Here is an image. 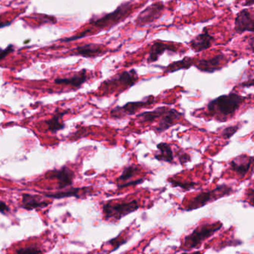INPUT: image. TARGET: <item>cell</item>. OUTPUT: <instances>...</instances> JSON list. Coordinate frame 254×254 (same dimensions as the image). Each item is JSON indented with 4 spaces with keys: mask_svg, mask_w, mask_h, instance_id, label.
Segmentation results:
<instances>
[{
    "mask_svg": "<svg viewBox=\"0 0 254 254\" xmlns=\"http://www.w3.org/2000/svg\"><path fill=\"white\" fill-rule=\"evenodd\" d=\"M127 242H128V240H124V239H121L120 237H116V238L110 240V241L107 243V244H110L113 246V252H114V251L118 250V249H119L121 246L125 244Z\"/></svg>",
    "mask_w": 254,
    "mask_h": 254,
    "instance_id": "29",
    "label": "cell"
},
{
    "mask_svg": "<svg viewBox=\"0 0 254 254\" xmlns=\"http://www.w3.org/2000/svg\"><path fill=\"white\" fill-rule=\"evenodd\" d=\"M246 99L247 97L241 96L236 92L222 95L209 102L207 112L219 122H225L235 115Z\"/></svg>",
    "mask_w": 254,
    "mask_h": 254,
    "instance_id": "1",
    "label": "cell"
},
{
    "mask_svg": "<svg viewBox=\"0 0 254 254\" xmlns=\"http://www.w3.org/2000/svg\"><path fill=\"white\" fill-rule=\"evenodd\" d=\"M12 21H9V22H4L0 19V28H4V27L8 26L11 24Z\"/></svg>",
    "mask_w": 254,
    "mask_h": 254,
    "instance_id": "35",
    "label": "cell"
},
{
    "mask_svg": "<svg viewBox=\"0 0 254 254\" xmlns=\"http://www.w3.org/2000/svg\"><path fill=\"white\" fill-rule=\"evenodd\" d=\"M239 128H240V127L238 126L228 127H227V128H224V130L222 132V137H223L224 138L226 139V140L231 138V137H232L233 136L237 133Z\"/></svg>",
    "mask_w": 254,
    "mask_h": 254,
    "instance_id": "28",
    "label": "cell"
},
{
    "mask_svg": "<svg viewBox=\"0 0 254 254\" xmlns=\"http://www.w3.org/2000/svg\"><path fill=\"white\" fill-rule=\"evenodd\" d=\"M50 203L43 201L38 195L24 193L22 195L21 207L26 210H33L36 209L44 208Z\"/></svg>",
    "mask_w": 254,
    "mask_h": 254,
    "instance_id": "19",
    "label": "cell"
},
{
    "mask_svg": "<svg viewBox=\"0 0 254 254\" xmlns=\"http://www.w3.org/2000/svg\"><path fill=\"white\" fill-rule=\"evenodd\" d=\"M14 254H43V252L37 247L30 246V247L23 248V249H18Z\"/></svg>",
    "mask_w": 254,
    "mask_h": 254,
    "instance_id": "27",
    "label": "cell"
},
{
    "mask_svg": "<svg viewBox=\"0 0 254 254\" xmlns=\"http://www.w3.org/2000/svg\"><path fill=\"white\" fill-rule=\"evenodd\" d=\"M89 192H90V189L89 188H71L66 190L58 191L52 193H44L43 195L46 198H53V199H61V198H70V197L79 198H81L82 194L88 193Z\"/></svg>",
    "mask_w": 254,
    "mask_h": 254,
    "instance_id": "18",
    "label": "cell"
},
{
    "mask_svg": "<svg viewBox=\"0 0 254 254\" xmlns=\"http://www.w3.org/2000/svg\"><path fill=\"white\" fill-rule=\"evenodd\" d=\"M214 40V37L210 34L208 28H204L201 34L191 40L189 46L194 52L198 53L210 49Z\"/></svg>",
    "mask_w": 254,
    "mask_h": 254,
    "instance_id": "13",
    "label": "cell"
},
{
    "mask_svg": "<svg viewBox=\"0 0 254 254\" xmlns=\"http://www.w3.org/2000/svg\"><path fill=\"white\" fill-rule=\"evenodd\" d=\"M45 177L48 179H55L58 182V189L63 190L68 187L72 186L75 173L71 169L67 166H64L61 169H54L49 170L45 175Z\"/></svg>",
    "mask_w": 254,
    "mask_h": 254,
    "instance_id": "9",
    "label": "cell"
},
{
    "mask_svg": "<svg viewBox=\"0 0 254 254\" xmlns=\"http://www.w3.org/2000/svg\"><path fill=\"white\" fill-rule=\"evenodd\" d=\"M183 116V114L174 109H168L167 112L161 117L158 126L154 128V130L158 134H161L164 131L172 127L173 125L178 123V121Z\"/></svg>",
    "mask_w": 254,
    "mask_h": 254,
    "instance_id": "12",
    "label": "cell"
},
{
    "mask_svg": "<svg viewBox=\"0 0 254 254\" xmlns=\"http://www.w3.org/2000/svg\"><path fill=\"white\" fill-rule=\"evenodd\" d=\"M165 5L162 1H157L143 10L136 19V25L143 27L152 23L161 17L164 13Z\"/></svg>",
    "mask_w": 254,
    "mask_h": 254,
    "instance_id": "8",
    "label": "cell"
},
{
    "mask_svg": "<svg viewBox=\"0 0 254 254\" xmlns=\"http://www.w3.org/2000/svg\"><path fill=\"white\" fill-rule=\"evenodd\" d=\"M13 51H14V47H13V45H9L4 49H0V61L4 59L7 55H10Z\"/></svg>",
    "mask_w": 254,
    "mask_h": 254,
    "instance_id": "31",
    "label": "cell"
},
{
    "mask_svg": "<svg viewBox=\"0 0 254 254\" xmlns=\"http://www.w3.org/2000/svg\"><path fill=\"white\" fill-rule=\"evenodd\" d=\"M67 113H68L67 111H61V110L59 111L57 110L53 117L45 122V123L47 125L48 130L51 132L56 133L59 130L64 128L65 125L63 123L62 119Z\"/></svg>",
    "mask_w": 254,
    "mask_h": 254,
    "instance_id": "22",
    "label": "cell"
},
{
    "mask_svg": "<svg viewBox=\"0 0 254 254\" xmlns=\"http://www.w3.org/2000/svg\"><path fill=\"white\" fill-rule=\"evenodd\" d=\"M104 53L102 46L95 43H88L78 46L73 50V55L82 56L85 58H95Z\"/></svg>",
    "mask_w": 254,
    "mask_h": 254,
    "instance_id": "16",
    "label": "cell"
},
{
    "mask_svg": "<svg viewBox=\"0 0 254 254\" xmlns=\"http://www.w3.org/2000/svg\"><path fill=\"white\" fill-rule=\"evenodd\" d=\"M222 226L223 225L221 222H215L212 224H204L197 227L191 234L184 237L180 249H183L182 250L190 251L198 248L201 246L203 242L220 231Z\"/></svg>",
    "mask_w": 254,
    "mask_h": 254,
    "instance_id": "2",
    "label": "cell"
},
{
    "mask_svg": "<svg viewBox=\"0 0 254 254\" xmlns=\"http://www.w3.org/2000/svg\"><path fill=\"white\" fill-rule=\"evenodd\" d=\"M133 4L129 1L121 4L114 11L100 18H92L89 24L98 30L110 28L125 20L132 13Z\"/></svg>",
    "mask_w": 254,
    "mask_h": 254,
    "instance_id": "3",
    "label": "cell"
},
{
    "mask_svg": "<svg viewBox=\"0 0 254 254\" xmlns=\"http://www.w3.org/2000/svg\"><path fill=\"white\" fill-rule=\"evenodd\" d=\"M140 169L136 165L128 166L124 169L122 174L116 179V182H127L130 179L138 174L140 173Z\"/></svg>",
    "mask_w": 254,
    "mask_h": 254,
    "instance_id": "24",
    "label": "cell"
},
{
    "mask_svg": "<svg viewBox=\"0 0 254 254\" xmlns=\"http://www.w3.org/2000/svg\"><path fill=\"white\" fill-rule=\"evenodd\" d=\"M138 79L137 71L135 69H131L130 71H123L120 74H116L113 78L109 79L103 84L107 89H116V88L119 89V88L124 87V89H126L134 86Z\"/></svg>",
    "mask_w": 254,
    "mask_h": 254,
    "instance_id": "7",
    "label": "cell"
},
{
    "mask_svg": "<svg viewBox=\"0 0 254 254\" xmlns=\"http://www.w3.org/2000/svg\"><path fill=\"white\" fill-rule=\"evenodd\" d=\"M254 164V157L248 155H240L234 158L231 164V169L237 175L245 177L252 169Z\"/></svg>",
    "mask_w": 254,
    "mask_h": 254,
    "instance_id": "14",
    "label": "cell"
},
{
    "mask_svg": "<svg viewBox=\"0 0 254 254\" xmlns=\"http://www.w3.org/2000/svg\"><path fill=\"white\" fill-rule=\"evenodd\" d=\"M254 86V80L251 79V80H248V81L245 82V83H242L241 86L243 87H252Z\"/></svg>",
    "mask_w": 254,
    "mask_h": 254,
    "instance_id": "34",
    "label": "cell"
},
{
    "mask_svg": "<svg viewBox=\"0 0 254 254\" xmlns=\"http://www.w3.org/2000/svg\"><path fill=\"white\" fill-rule=\"evenodd\" d=\"M181 254H203V253H201V252H199V251H198V252H193V253H186V252H183V253H182Z\"/></svg>",
    "mask_w": 254,
    "mask_h": 254,
    "instance_id": "37",
    "label": "cell"
},
{
    "mask_svg": "<svg viewBox=\"0 0 254 254\" xmlns=\"http://www.w3.org/2000/svg\"><path fill=\"white\" fill-rule=\"evenodd\" d=\"M233 192H234V190H233L232 187L226 185H219L214 190L201 192V193L197 195L195 198H193V199L189 201L184 210L185 211H192V210L201 208L211 201H216L219 198L231 195Z\"/></svg>",
    "mask_w": 254,
    "mask_h": 254,
    "instance_id": "5",
    "label": "cell"
},
{
    "mask_svg": "<svg viewBox=\"0 0 254 254\" xmlns=\"http://www.w3.org/2000/svg\"><path fill=\"white\" fill-rule=\"evenodd\" d=\"M90 34L91 29L88 28V29L84 30L82 32L79 33V34H76V35L73 36V37L61 39V40H60V42H61V43H69V42L75 41V40L84 38V37H86V36H88Z\"/></svg>",
    "mask_w": 254,
    "mask_h": 254,
    "instance_id": "26",
    "label": "cell"
},
{
    "mask_svg": "<svg viewBox=\"0 0 254 254\" xmlns=\"http://www.w3.org/2000/svg\"><path fill=\"white\" fill-rule=\"evenodd\" d=\"M170 183L172 185V186L174 188H180L183 190H189L193 189V188H195V185H196V183L195 182H178V181L171 180L169 181Z\"/></svg>",
    "mask_w": 254,
    "mask_h": 254,
    "instance_id": "25",
    "label": "cell"
},
{
    "mask_svg": "<svg viewBox=\"0 0 254 254\" xmlns=\"http://www.w3.org/2000/svg\"><path fill=\"white\" fill-rule=\"evenodd\" d=\"M157 147L159 152L155 154V159L158 160L159 161H165L169 164L174 162V153H173L170 144L165 143V142H162V143H158L157 145Z\"/></svg>",
    "mask_w": 254,
    "mask_h": 254,
    "instance_id": "20",
    "label": "cell"
},
{
    "mask_svg": "<svg viewBox=\"0 0 254 254\" xmlns=\"http://www.w3.org/2000/svg\"><path fill=\"white\" fill-rule=\"evenodd\" d=\"M144 182V179H137V180L130 181V182H125L124 184L118 185V189H123V188H128V187L135 186V185H140Z\"/></svg>",
    "mask_w": 254,
    "mask_h": 254,
    "instance_id": "30",
    "label": "cell"
},
{
    "mask_svg": "<svg viewBox=\"0 0 254 254\" xmlns=\"http://www.w3.org/2000/svg\"><path fill=\"white\" fill-rule=\"evenodd\" d=\"M177 49L173 45L167 44L162 41H155L151 46L149 57L147 58L148 64L156 62L160 57L166 52H177Z\"/></svg>",
    "mask_w": 254,
    "mask_h": 254,
    "instance_id": "15",
    "label": "cell"
},
{
    "mask_svg": "<svg viewBox=\"0 0 254 254\" xmlns=\"http://www.w3.org/2000/svg\"><path fill=\"white\" fill-rule=\"evenodd\" d=\"M234 31L237 34H243V33L246 32V31L254 32V15L250 10H248V9H244V10H240L237 13L235 19Z\"/></svg>",
    "mask_w": 254,
    "mask_h": 254,
    "instance_id": "10",
    "label": "cell"
},
{
    "mask_svg": "<svg viewBox=\"0 0 254 254\" xmlns=\"http://www.w3.org/2000/svg\"><path fill=\"white\" fill-rule=\"evenodd\" d=\"M87 74L86 69H82L79 72L70 77H58L55 79V83L57 85H67L75 88H79L87 81Z\"/></svg>",
    "mask_w": 254,
    "mask_h": 254,
    "instance_id": "17",
    "label": "cell"
},
{
    "mask_svg": "<svg viewBox=\"0 0 254 254\" xmlns=\"http://www.w3.org/2000/svg\"><path fill=\"white\" fill-rule=\"evenodd\" d=\"M254 4V0H246L245 1V6H252Z\"/></svg>",
    "mask_w": 254,
    "mask_h": 254,
    "instance_id": "36",
    "label": "cell"
},
{
    "mask_svg": "<svg viewBox=\"0 0 254 254\" xmlns=\"http://www.w3.org/2000/svg\"><path fill=\"white\" fill-rule=\"evenodd\" d=\"M140 207V203L135 199L120 203H113L110 201L103 204L102 211L105 220L117 222L128 215L137 211Z\"/></svg>",
    "mask_w": 254,
    "mask_h": 254,
    "instance_id": "4",
    "label": "cell"
},
{
    "mask_svg": "<svg viewBox=\"0 0 254 254\" xmlns=\"http://www.w3.org/2000/svg\"><path fill=\"white\" fill-rule=\"evenodd\" d=\"M226 61V58L223 54H219L211 58L201 59L195 62V66L199 71L206 73H214L215 71L222 69V64Z\"/></svg>",
    "mask_w": 254,
    "mask_h": 254,
    "instance_id": "11",
    "label": "cell"
},
{
    "mask_svg": "<svg viewBox=\"0 0 254 254\" xmlns=\"http://www.w3.org/2000/svg\"><path fill=\"white\" fill-rule=\"evenodd\" d=\"M169 108L166 107H161L155 109L153 111L143 112L137 115V119L140 123H152L157 119L161 118Z\"/></svg>",
    "mask_w": 254,
    "mask_h": 254,
    "instance_id": "23",
    "label": "cell"
},
{
    "mask_svg": "<svg viewBox=\"0 0 254 254\" xmlns=\"http://www.w3.org/2000/svg\"><path fill=\"white\" fill-rule=\"evenodd\" d=\"M9 212H10V207H8V205L4 201H0V213L1 214H6Z\"/></svg>",
    "mask_w": 254,
    "mask_h": 254,
    "instance_id": "33",
    "label": "cell"
},
{
    "mask_svg": "<svg viewBox=\"0 0 254 254\" xmlns=\"http://www.w3.org/2000/svg\"><path fill=\"white\" fill-rule=\"evenodd\" d=\"M178 158L180 164H182L191 161L190 155H188L186 152H181V153L179 154Z\"/></svg>",
    "mask_w": 254,
    "mask_h": 254,
    "instance_id": "32",
    "label": "cell"
},
{
    "mask_svg": "<svg viewBox=\"0 0 254 254\" xmlns=\"http://www.w3.org/2000/svg\"><path fill=\"white\" fill-rule=\"evenodd\" d=\"M155 98L154 96H149L143 101H134L127 103L122 107H116L110 111V117L114 119H123L126 116H134L135 113L141 109L154 104Z\"/></svg>",
    "mask_w": 254,
    "mask_h": 254,
    "instance_id": "6",
    "label": "cell"
},
{
    "mask_svg": "<svg viewBox=\"0 0 254 254\" xmlns=\"http://www.w3.org/2000/svg\"><path fill=\"white\" fill-rule=\"evenodd\" d=\"M195 59L194 58L186 57L180 61H176L169 64L168 66L164 68V73H173L180 70L189 69L191 66L195 65Z\"/></svg>",
    "mask_w": 254,
    "mask_h": 254,
    "instance_id": "21",
    "label": "cell"
}]
</instances>
